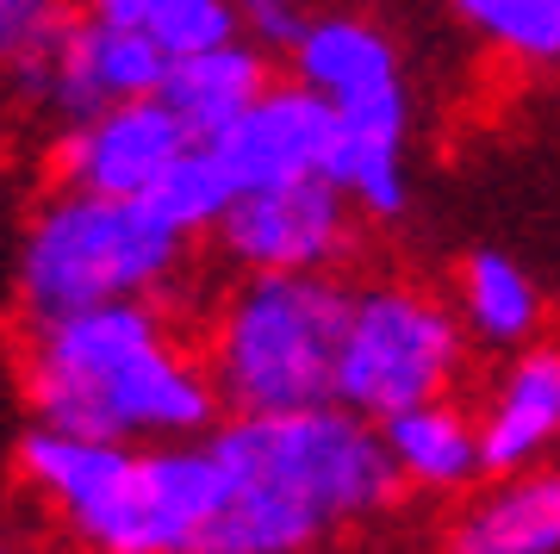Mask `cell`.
<instances>
[{
  "label": "cell",
  "instance_id": "ffe728a7",
  "mask_svg": "<svg viewBox=\"0 0 560 554\" xmlns=\"http://www.w3.org/2000/svg\"><path fill=\"white\" fill-rule=\"evenodd\" d=\"M69 20H75V0H0V69L13 76L38 62Z\"/></svg>",
  "mask_w": 560,
  "mask_h": 554
},
{
  "label": "cell",
  "instance_id": "52a82bcc",
  "mask_svg": "<svg viewBox=\"0 0 560 554\" xmlns=\"http://www.w3.org/2000/svg\"><path fill=\"white\" fill-rule=\"evenodd\" d=\"M467 324L448 299L411 280H368L349 299L337 356V399L361 417H393L430 399H455L467 374Z\"/></svg>",
  "mask_w": 560,
  "mask_h": 554
},
{
  "label": "cell",
  "instance_id": "30bf717a",
  "mask_svg": "<svg viewBox=\"0 0 560 554\" xmlns=\"http://www.w3.org/2000/svg\"><path fill=\"white\" fill-rule=\"evenodd\" d=\"M187 143H200V138L180 125L175 106L162 94H138V100H119V106L94 113V119H81V125H57L50 169L69 187L143 199L175 169V157Z\"/></svg>",
  "mask_w": 560,
  "mask_h": 554
},
{
  "label": "cell",
  "instance_id": "277c9868",
  "mask_svg": "<svg viewBox=\"0 0 560 554\" xmlns=\"http://www.w3.org/2000/svg\"><path fill=\"white\" fill-rule=\"evenodd\" d=\"M194 238L175 231L150 199H119L57 181L32 206L13 256V299L25 324L113 299H168L187 275Z\"/></svg>",
  "mask_w": 560,
  "mask_h": 554
},
{
  "label": "cell",
  "instance_id": "3957f363",
  "mask_svg": "<svg viewBox=\"0 0 560 554\" xmlns=\"http://www.w3.org/2000/svg\"><path fill=\"white\" fill-rule=\"evenodd\" d=\"M13 468L88 554L206 549L224 505V461L206 436L106 442L32 417V430L13 442Z\"/></svg>",
  "mask_w": 560,
  "mask_h": 554
},
{
  "label": "cell",
  "instance_id": "2e32d148",
  "mask_svg": "<svg viewBox=\"0 0 560 554\" xmlns=\"http://www.w3.org/2000/svg\"><path fill=\"white\" fill-rule=\"evenodd\" d=\"M455 312H460V324H467L474 343L511 356V349H523V343L541 337L548 299H541L536 275H529L517 256H504V250H474V256L460 262Z\"/></svg>",
  "mask_w": 560,
  "mask_h": 554
},
{
  "label": "cell",
  "instance_id": "5bb4252c",
  "mask_svg": "<svg viewBox=\"0 0 560 554\" xmlns=\"http://www.w3.org/2000/svg\"><path fill=\"white\" fill-rule=\"evenodd\" d=\"M386 455L399 468L411 493L430 498H460L486 480V449H480V417L455 405V399H430L411 412L381 417Z\"/></svg>",
  "mask_w": 560,
  "mask_h": 554
},
{
  "label": "cell",
  "instance_id": "ba28073f",
  "mask_svg": "<svg viewBox=\"0 0 560 554\" xmlns=\"http://www.w3.org/2000/svg\"><path fill=\"white\" fill-rule=\"evenodd\" d=\"M361 224L368 218L355 212V199L330 175H312L237 194L212 231V250L237 275H342V262L361 243Z\"/></svg>",
  "mask_w": 560,
  "mask_h": 554
},
{
  "label": "cell",
  "instance_id": "9a60e30c",
  "mask_svg": "<svg viewBox=\"0 0 560 554\" xmlns=\"http://www.w3.org/2000/svg\"><path fill=\"white\" fill-rule=\"evenodd\" d=\"M275 88V50L256 38H224L212 50H187L168 62L162 100L180 113V125L200 143H212L231 119H243Z\"/></svg>",
  "mask_w": 560,
  "mask_h": 554
},
{
  "label": "cell",
  "instance_id": "6da1fadb",
  "mask_svg": "<svg viewBox=\"0 0 560 554\" xmlns=\"http://www.w3.org/2000/svg\"><path fill=\"white\" fill-rule=\"evenodd\" d=\"M224 505L206 530L212 554H312L405 493L374 417L342 399L300 412H224L212 430Z\"/></svg>",
  "mask_w": 560,
  "mask_h": 554
},
{
  "label": "cell",
  "instance_id": "4fadbf2b",
  "mask_svg": "<svg viewBox=\"0 0 560 554\" xmlns=\"http://www.w3.org/2000/svg\"><path fill=\"white\" fill-rule=\"evenodd\" d=\"M442 554H560V461L486 474L455 511Z\"/></svg>",
  "mask_w": 560,
  "mask_h": 554
},
{
  "label": "cell",
  "instance_id": "603a6c76",
  "mask_svg": "<svg viewBox=\"0 0 560 554\" xmlns=\"http://www.w3.org/2000/svg\"><path fill=\"white\" fill-rule=\"evenodd\" d=\"M0 554H13V549H0Z\"/></svg>",
  "mask_w": 560,
  "mask_h": 554
},
{
  "label": "cell",
  "instance_id": "8992f818",
  "mask_svg": "<svg viewBox=\"0 0 560 554\" xmlns=\"http://www.w3.org/2000/svg\"><path fill=\"white\" fill-rule=\"evenodd\" d=\"M287 62L337 106L342 143L330 181L368 224H399L411 212V88L399 44L361 13H312Z\"/></svg>",
  "mask_w": 560,
  "mask_h": 554
},
{
  "label": "cell",
  "instance_id": "9c48e42d",
  "mask_svg": "<svg viewBox=\"0 0 560 554\" xmlns=\"http://www.w3.org/2000/svg\"><path fill=\"white\" fill-rule=\"evenodd\" d=\"M168 50H156L150 38L125 32V25H106L94 13H81L62 25V38L44 50L38 62L13 69V88H20L32 106H44L57 125H81L119 106V100L138 94H162V76H168Z\"/></svg>",
  "mask_w": 560,
  "mask_h": 554
},
{
  "label": "cell",
  "instance_id": "7c38bea8",
  "mask_svg": "<svg viewBox=\"0 0 560 554\" xmlns=\"http://www.w3.org/2000/svg\"><path fill=\"white\" fill-rule=\"evenodd\" d=\"M480 449L486 474H517L555 455L560 442V343H523L486 386L480 412Z\"/></svg>",
  "mask_w": 560,
  "mask_h": 554
},
{
  "label": "cell",
  "instance_id": "7a4b0ae2",
  "mask_svg": "<svg viewBox=\"0 0 560 554\" xmlns=\"http://www.w3.org/2000/svg\"><path fill=\"white\" fill-rule=\"evenodd\" d=\"M25 405L38 424L106 442H187L224 417L219 380L168 299H113L25 324Z\"/></svg>",
  "mask_w": 560,
  "mask_h": 554
},
{
  "label": "cell",
  "instance_id": "44dd1931",
  "mask_svg": "<svg viewBox=\"0 0 560 554\" xmlns=\"http://www.w3.org/2000/svg\"><path fill=\"white\" fill-rule=\"evenodd\" d=\"M237 7V20H243V38H256V44H268V50H293V38L305 32V0H231Z\"/></svg>",
  "mask_w": 560,
  "mask_h": 554
},
{
  "label": "cell",
  "instance_id": "e0dca14e",
  "mask_svg": "<svg viewBox=\"0 0 560 554\" xmlns=\"http://www.w3.org/2000/svg\"><path fill=\"white\" fill-rule=\"evenodd\" d=\"M81 13H94L106 25H125L150 38L168 57H187V50H212L224 38H243V20L231 0H75Z\"/></svg>",
  "mask_w": 560,
  "mask_h": 554
},
{
  "label": "cell",
  "instance_id": "d6986e66",
  "mask_svg": "<svg viewBox=\"0 0 560 554\" xmlns=\"http://www.w3.org/2000/svg\"><path fill=\"white\" fill-rule=\"evenodd\" d=\"M448 13L529 69L560 62V0H448Z\"/></svg>",
  "mask_w": 560,
  "mask_h": 554
},
{
  "label": "cell",
  "instance_id": "5b68a950",
  "mask_svg": "<svg viewBox=\"0 0 560 554\" xmlns=\"http://www.w3.org/2000/svg\"><path fill=\"white\" fill-rule=\"evenodd\" d=\"M355 287L342 275H237L206 318L200 356L224 412H300L337 399Z\"/></svg>",
  "mask_w": 560,
  "mask_h": 554
},
{
  "label": "cell",
  "instance_id": "8fae6325",
  "mask_svg": "<svg viewBox=\"0 0 560 554\" xmlns=\"http://www.w3.org/2000/svg\"><path fill=\"white\" fill-rule=\"evenodd\" d=\"M337 143H342L337 106H330L312 81L287 76V81H275L243 119L224 125L219 138H212V150L224 157L231 181L249 194V187H287V181L330 175Z\"/></svg>",
  "mask_w": 560,
  "mask_h": 554
},
{
  "label": "cell",
  "instance_id": "ac0fdd59",
  "mask_svg": "<svg viewBox=\"0 0 560 554\" xmlns=\"http://www.w3.org/2000/svg\"><path fill=\"white\" fill-rule=\"evenodd\" d=\"M237 194L243 187L231 181V169H224L219 150H212V143H187V150L175 157V169H168L143 199H150L175 231H187V238H212Z\"/></svg>",
  "mask_w": 560,
  "mask_h": 554
},
{
  "label": "cell",
  "instance_id": "7402d4cb",
  "mask_svg": "<svg viewBox=\"0 0 560 554\" xmlns=\"http://www.w3.org/2000/svg\"><path fill=\"white\" fill-rule=\"evenodd\" d=\"M180 554H212V549H180Z\"/></svg>",
  "mask_w": 560,
  "mask_h": 554
}]
</instances>
